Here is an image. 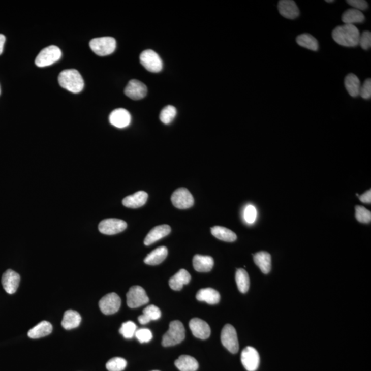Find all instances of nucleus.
Returning a JSON list of instances; mask_svg holds the SVG:
<instances>
[{"label": "nucleus", "instance_id": "f257e3e1", "mask_svg": "<svg viewBox=\"0 0 371 371\" xmlns=\"http://www.w3.org/2000/svg\"><path fill=\"white\" fill-rule=\"evenodd\" d=\"M360 31L355 25L344 24L336 27L332 32V37L337 44L345 47L359 45Z\"/></svg>", "mask_w": 371, "mask_h": 371}, {"label": "nucleus", "instance_id": "f03ea898", "mask_svg": "<svg viewBox=\"0 0 371 371\" xmlns=\"http://www.w3.org/2000/svg\"><path fill=\"white\" fill-rule=\"evenodd\" d=\"M58 80L63 88L74 94L81 92L85 85L83 77L77 70H64L60 72Z\"/></svg>", "mask_w": 371, "mask_h": 371}, {"label": "nucleus", "instance_id": "7ed1b4c3", "mask_svg": "<svg viewBox=\"0 0 371 371\" xmlns=\"http://www.w3.org/2000/svg\"><path fill=\"white\" fill-rule=\"evenodd\" d=\"M185 338V329L179 320L172 321L169 329L164 335L162 345L164 347H172L181 343Z\"/></svg>", "mask_w": 371, "mask_h": 371}, {"label": "nucleus", "instance_id": "20e7f679", "mask_svg": "<svg viewBox=\"0 0 371 371\" xmlns=\"http://www.w3.org/2000/svg\"><path fill=\"white\" fill-rule=\"evenodd\" d=\"M91 50L97 55L105 56L112 54L116 48V40L113 37H104L93 39L89 42Z\"/></svg>", "mask_w": 371, "mask_h": 371}, {"label": "nucleus", "instance_id": "39448f33", "mask_svg": "<svg viewBox=\"0 0 371 371\" xmlns=\"http://www.w3.org/2000/svg\"><path fill=\"white\" fill-rule=\"evenodd\" d=\"M60 48L56 46H50L43 49L35 58V64L40 68L46 67L56 63L61 57Z\"/></svg>", "mask_w": 371, "mask_h": 371}, {"label": "nucleus", "instance_id": "423d86ee", "mask_svg": "<svg viewBox=\"0 0 371 371\" xmlns=\"http://www.w3.org/2000/svg\"><path fill=\"white\" fill-rule=\"evenodd\" d=\"M221 341L224 347L230 353L234 354L239 351V345L237 333L233 326L229 324L224 326L221 334Z\"/></svg>", "mask_w": 371, "mask_h": 371}, {"label": "nucleus", "instance_id": "0eeeda50", "mask_svg": "<svg viewBox=\"0 0 371 371\" xmlns=\"http://www.w3.org/2000/svg\"><path fill=\"white\" fill-rule=\"evenodd\" d=\"M140 63L148 71L158 73L163 70V60L153 50H144L140 54Z\"/></svg>", "mask_w": 371, "mask_h": 371}, {"label": "nucleus", "instance_id": "6e6552de", "mask_svg": "<svg viewBox=\"0 0 371 371\" xmlns=\"http://www.w3.org/2000/svg\"><path fill=\"white\" fill-rule=\"evenodd\" d=\"M149 302V298L145 290L142 287L134 286L132 287L127 294V304L129 307L138 308Z\"/></svg>", "mask_w": 371, "mask_h": 371}, {"label": "nucleus", "instance_id": "1a4fd4ad", "mask_svg": "<svg viewBox=\"0 0 371 371\" xmlns=\"http://www.w3.org/2000/svg\"><path fill=\"white\" fill-rule=\"evenodd\" d=\"M99 308L105 315H111L118 312L121 306L120 296L116 293L105 295L99 301Z\"/></svg>", "mask_w": 371, "mask_h": 371}, {"label": "nucleus", "instance_id": "9d476101", "mask_svg": "<svg viewBox=\"0 0 371 371\" xmlns=\"http://www.w3.org/2000/svg\"><path fill=\"white\" fill-rule=\"evenodd\" d=\"M128 227L125 221L111 218L103 220L99 225V231L107 235H113L124 231Z\"/></svg>", "mask_w": 371, "mask_h": 371}, {"label": "nucleus", "instance_id": "9b49d317", "mask_svg": "<svg viewBox=\"0 0 371 371\" xmlns=\"http://www.w3.org/2000/svg\"><path fill=\"white\" fill-rule=\"evenodd\" d=\"M171 202L175 208L188 209L194 204V198L187 189H177L171 195Z\"/></svg>", "mask_w": 371, "mask_h": 371}, {"label": "nucleus", "instance_id": "f8f14e48", "mask_svg": "<svg viewBox=\"0 0 371 371\" xmlns=\"http://www.w3.org/2000/svg\"><path fill=\"white\" fill-rule=\"evenodd\" d=\"M241 360L244 368L248 371H256L259 368L260 357L255 348L248 347L241 353Z\"/></svg>", "mask_w": 371, "mask_h": 371}, {"label": "nucleus", "instance_id": "ddd939ff", "mask_svg": "<svg viewBox=\"0 0 371 371\" xmlns=\"http://www.w3.org/2000/svg\"><path fill=\"white\" fill-rule=\"evenodd\" d=\"M127 97L133 100H140L146 97L147 87L141 81L136 79L131 80L125 89Z\"/></svg>", "mask_w": 371, "mask_h": 371}, {"label": "nucleus", "instance_id": "4468645a", "mask_svg": "<svg viewBox=\"0 0 371 371\" xmlns=\"http://www.w3.org/2000/svg\"><path fill=\"white\" fill-rule=\"evenodd\" d=\"M20 283V276L16 271L8 269L4 273L2 283L5 290L8 294H13L16 292Z\"/></svg>", "mask_w": 371, "mask_h": 371}, {"label": "nucleus", "instance_id": "2eb2a0df", "mask_svg": "<svg viewBox=\"0 0 371 371\" xmlns=\"http://www.w3.org/2000/svg\"><path fill=\"white\" fill-rule=\"evenodd\" d=\"M189 327L192 331L193 335L197 338L201 339H206L210 337V326L208 324L200 319V318H193L189 323Z\"/></svg>", "mask_w": 371, "mask_h": 371}, {"label": "nucleus", "instance_id": "dca6fc26", "mask_svg": "<svg viewBox=\"0 0 371 371\" xmlns=\"http://www.w3.org/2000/svg\"><path fill=\"white\" fill-rule=\"evenodd\" d=\"M109 122L117 128H125L130 126L131 115L126 109L119 108L115 109L109 116Z\"/></svg>", "mask_w": 371, "mask_h": 371}, {"label": "nucleus", "instance_id": "f3484780", "mask_svg": "<svg viewBox=\"0 0 371 371\" xmlns=\"http://www.w3.org/2000/svg\"><path fill=\"white\" fill-rule=\"evenodd\" d=\"M278 9L280 14L287 19H294L300 15L299 9L293 0L279 1Z\"/></svg>", "mask_w": 371, "mask_h": 371}, {"label": "nucleus", "instance_id": "a211bd4d", "mask_svg": "<svg viewBox=\"0 0 371 371\" xmlns=\"http://www.w3.org/2000/svg\"><path fill=\"white\" fill-rule=\"evenodd\" d=\"M171 231V228L169 225L164 224V225L156 226L153 229L148 232L147 235L144 239V243L145 245H150L155 242L159 241V240L165 237L168 234H170Z\"/></svg>", "mask_w": 371, "mask_h": 371}, {"label": "nucleus", "instance_id": "6ab92c4d", "mask_svg": "<svg viewBox=\"0 0 371 371\" xmlns=\"http://www.w3.org/2000/svg\"><path fill=\"white\" fill-rule=\"evenodd\" d=\"M148 200V194L144 191H140L129 195L122 200V204L127 208H138L143 206Z\"/></svg>", "mask_w": 371, "mask_h": 371}, {"label": "nucleus", "instance_id": "aec40b11", "mask_svg": "<svg viewBox=\"0 0 371 371\" xmlns=\"http://www.w3.org/2000/svg\"><path fill=\"white\" fill-rule=\"evenodd\" d=\"M191 280V276L189 271L181 269L170 279L169 284L170 288L173 290L179 291L185 285L189 284Z\"/></svg>", "mask_w": 371, "mask_h": 371}, {"label": "nucleus", "instance_id": "412c9836", "mask_svg": "<svg viewBox=\"0 0 371 371\" xmlns=\"http://www.w3.org/2000/svg\"><path fill=\"white\" fill-rule=\"evenodd\" d=\"M193 265L198 272H208L214 266V260L210 256L197 255L193 257Z\"/></svg>", "mask_w": 371, "mask_h": 371}, {"label": "nucleus", "instance_id": "4be33fe9", "mask_svg": "<svg viewBox=\"0 0 371 371\" xmlns=\"http://www.w3.org/2000/svg\"><path fill=\"white\" fill-rule=\"evenodd\" d=\"M168 255V249L165 246L158 248L146 256L144 261L146 264L157 265L165 261Z\"/></svg>", "mask_w": 371, "mask_h": 371}, {"label": "nucleus", "instance_id": "5701e85b", "mask_svg": "<svg viewBox=\"0 0 371 371\" xmlns=\"http://www.w3.org/2000/svg\"><path fill=\"white\" fill-rule=\"evenodd\" d=\"M81 322V315L77 312L70 310L64 314L61 325L66 330L73 329L79 327Z\"/></svg>", "mask_w": 371, "mask_h": 371}, {"label": "nucleus", "instance_id": "b1692460", "mask_svg": "<svg viewBox=\"0 0 371 371\" xmlns=\"http://www.w3.org/2000/svg\"><path fill=\"white\" fill-rule=\"evenodd\" d=\"M196 298L201 302H206L208 304H218L220 300V293L212 288L202 289L197 293Z\"/></svg>", "mask_w": 371, "mask_h": 371}, {"label": "nucleus", "instance_id": "393cba45", "mask_svg": "<svg viewBox=\"0 0 371 371\" xmlns=\"http://www.w3.org/2000/svg\"><path fill=\"white\" fill-rule=\"evenodd\" d=\"M52 331V325L48 321H42L32 328L28 331V335L30 338L38 339L50 335Z\"/></svg>", "mask_w": 371, "mask_h": 371}, {"label": "nucleus", "instance_id": "a878e982", "mask_svg": "<svg viewBox=\"0 0 371 371\" xmlns=\"http://www.w3.org/2000/svg\"><path fill=\"white\" fill-rule=\"evenodd\" d=\"M255 264L259 267L263 274H268L271 268V255L267 252H259L254 255Z\"/></svg>", "mask_w": 371, "mask_h": 371}, {"label": "nucleus", "instance_id": "bb28decb", "mask_svg": "<svg viewBox=\"0 0 371 371\" xmlns=\"http://www.w3.org/2000/svg\"><path fill=\"white\" fill-rule=\"evenodd\" d=\"M345 86L351 97H357L360 95L361 83L355 74L350 73L346 76Z\"/></svg>", "mask_w": 371, "mask_h": 371}, {"label": "nucleus", "instance_id": "cd10ccee", "mask_svg": "<svg viewBox=\"0 0 371 371\" xmlns=\"http://www.w3.org/2000/svg\"><path fill=\"white\" fill-rule=\"evenodd\" d=\"M175 366L180 371H196L199 364L194 357L189 355H181L175 362Z\"/></svg>", "mask_w": 371, "mask_h": 371}, {"label": "nucleus", "instance_id": "c85d7f7f", "mask_svg": "<svg viewBox=\"0 0 371 371\" xmlns=\"http://www.w3.org/2000/svg\"><path fill=\"white\" fill-rule=\"evenodd\" d=\"M161 311L155 305L148 306L143 310V314L138 317V321L142 325H146L151 320H157L161 317Z\"/></svg>", "mask_w": 371, "mask_h": 371}, {"label": "nucleus", "instance_id": "c756f323", "mask_svg": "<svg viewBox=\"0 0 371 371\" xmlns=\"http://www.w3.org/2000/svg\"><path fill=\"white\" fill-rule=\"evenodd\" d=\"M365 17L362 11L355 9L347 10L342 15V21L345 24H353L364 22Z\"/></svg>", "mask_w": 371, "mask_h": 371}, {"label": "nucleus", "instance_id": "7c9ffc66", "mask_svg": "<svg viewBox=\"0 0 371 371\" xmlns=\"http://www.w3.org/2000/svg\"><path fill=\"white\" fill-rule=\"evenodd\" d=\"M211 233L217 239L226 242H233L237 240V234L228 228L214 226L211 228Z\"/></svg>", "mask_w": 371, "mask_h": 371}, {"label": "nucleus", "instance_id": "2f4dec72", "mask_svg": "<svg viewBox=\"0 0 371 371\" xmlns=\"http://www.w3.org/2000/svg\"><path fill=\"white\" fill-rule=\"evenodd\" d=\"M296 42L300 46L313 50V51H318V48H319L317 40L312 35L307 34V33L298 35L296 38Z\"/></svg>", "mask_w": 371, "mask_h": 371}, {"label": "nucleus", "instance_id": "473e14b6", "mask_svg": "<svg viewBox=\"0 0 371 371\" xmlns=\"http://www.w3.org/2000/svg\"><path fill=\"white\" fill-rule=\"evenodd\" d=\"M235 279L240 292L243 294L248 292L250 288V278L247 271L243 269H238L236 272Z\"/></svg>", "mask_w": 371, "mask_h": 371}, {"label": "nucleus", "instance_id": "72a5a7b5", "mask_svg": "<svg viewBox=\"0 0 371 371\" xmlns=\"http://www.w3.org/2000/svg\"><path fill=\"white\" fill-rule=\"evenodd\" d=\"M177 110L175 107L171 105L164 107L160 114V119L164 124L169 125L173 122L176 116Z\"/></svg>", "mask_w": 371, "mask_h": 371}, {"label": "nucleus", "instance_id": "f704fd0d", "mask_svg": "<svg viewBox=\"0 0 371 371\" xmlns=\"http://www.w3.org/2000/svg\"><path fill=\"white\" fill-rule=\"evenodd\" d=\"M127 364V361L122 357H114L107 362L106 368L109 371H122L126 369Z\"/></svg>", "mask_w": 371, "mask_h": 371}, {"label": "nucleus", "instance_id": "c9c22d12", "mask_svg": "<svg viewBox=\"0 0 371 371\" xmlns=\"http://www.w3.org/2000/svg\"><path fill=\"white\" fill-rule=\"evenodd\" d=\"M137 331V326L132 321H128L124 323L120 327L119 332L122 336L126 339H131L134 336Z\"/></svg>", "mask_w": 371, "mask_h": 371}, {"label": "nucleus", "instance_id": "e433bc0d", "mask_svg": "<svg viewBox=\"0 0 371 371\" xmlns=\"http://www.w3.org/2000/svg\"><path fill=\"white\" fill-rule=\"evenodd\" d=\"M355 218L362 224H368L371 221V212L362 206H355Z\"/></svg>", "mask_w": 371, "mask_h": 371}, {"label": "nucleus", "instance_id": "4c0bfd02", "mask_svg": "<svg viewBox=\"0 0 371 371\" xmlns=\"http://www.w3.org/2000/svg\"><path fill=\"white\" fill-rule=\"evenodd\" d=\"M135 336L140 343H146L153 338V334L148 329H140L136 331Z\"/></svg>", "mask_w": 371, "mask_h": 371}, {"label": "nucleus", "instance_id": "58836bf2", "mask_svg": "<svg viewBox=\"0 0 371 371\" xmlns=\"http://www.w3.org/2000/svg\"><path fill=\"white\" fill-rule=\"evenodd\" d=\"M362 99H370L371 98V79H367L366 81L364 82L362 85H361L360 89V95Z\"/></svg>", "mask_w": 371, "mask_h": 371}, {"label": "nucleus", "instance_id": "ea45409f", "mask_svg": "<svg viewBox=\"0 0 371 371\" xmlns=\"http://www.w3.org/2000/svg\"><path fill=\"white\" fill-rule=\"evenodd\" d=\"M256 218H257V210L255 207L249 205L244 210V219L245 222L249 224H253L255 222Z\"/></svg>", "mask_w": 371, "mask_h": 371}, {"label": "nucleus", "instance_id": "a19ab883", "mask_svg": "<svg viewBox=\"0 0 371 371\" xmlns=\"http://www.w3.org/2000/svg\"><path fill=\"white\" fill-rule=\"evenodd\" d=\"M359 44L365 50H369L371 47V33L370 31H364L360 35Z\"/></svg>", "mask_w": 371, "mask_h": 371}, {"label": "nucleus", "instance_id": "79ce46f5", "mask_svg": "<svg viewBox=\"0 0 371 371\" xmlns=\"http://www.w3.org/2000/svg\"><path fill=\"white\" fill-rule=\"evenodd\" d=\"M347 3L358 11H364L368 9V5L364 0H347Z\"/></svg>", "mask_w": 371, "mask_h": 371}, {"label": "nucleus", "instance_id": "37998d69", "mask_svg": "<svg viewBox=\"0 0 371 371\" xmlns=\"http://www.w3.org/2000/svg\"><path fill=\"white\" fill-rule=\"evenodd\" d=\"M359 198L361 202L365 203V204H370L371 203V191L370 190L367 191L364 194L359 196Z\"/></svg>", "mask_w": 371, "mask_h": 371}, {"label": "nucleus", "instance_id": "c03bdc74", "mask_svg": "<svg viewBox=\"0 0 371 371\" xmlns=\"http://www.w3.org/2000/svg\"><path fill=\"white\" fill-rule=\"evenodd\" d=\"M6 37L5 35L0 34V55L3 52L4 45H5Z\"/></svg>", "mask_w": 371, "mask_h": 371}, {"label": "nucleus", "instance_id": "a18cd8bd", "mask_svg": "<svg viewBox=\"0 0 371 371\" xmlns=\"http://www.w3.org/2000/svg\"><path fill=\"white\" fill-rule=\"evenodd\" d=\"M326 2H327V3H334L333 0H327V1H326Z\"/></svg>", "mask_w": 371, "mask_h": 371}, {"label": "nucleus", "instance_id": "49530a36", "mask_svg": "<svg viewBox=\"0 0 371 371\" xmlns=\"http://www.w3.org/2000/svg\"><path fill=\"white\" fill-rule=\"evenodd\" d=\"M0 94H1V87H0Z\"/></svg>", "mask_w": 371, "mask_h": 371}, {"label": "nucleus", "instance_id": "de8ad7c7", "mask_svg": "<svg viewBox=\"0 0 371 371\" xmlns=\"http://www.w3.org/2000/svg\"><path fill=\"white\" fill-rule=\"evenodd\" d=\"M153 371H159V370H153Z\"/></svg>", "mask_w": 371, "mask_h": 371}]
</instances>
